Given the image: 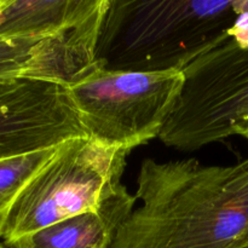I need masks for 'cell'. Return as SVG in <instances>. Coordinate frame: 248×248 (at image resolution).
I'll list each match as a JSON object with an SVG mask.
<instances>
[{
  "label": "cell",
  "instance_id": "6",
  "mask_svg": "<svg viewBox=\"0 0 248 248\" xmlns=\"http://www.w3.org/2000/svg\"><path fill=\"white\" fill-rule=\"evenodd\" d=\"M87 137L67 86L33 79L0 80V159Z\"/></svg>",
  "mask_w": 248,
  "mask_h": 248
},
{
  "label": "cell",
  "instance_id": "7",
  "mask_svg": "<svg viewBox=\"0 0 248 248\" xmlns=\"http://www.w3.org/2000/svg\"><path fill=\"white\" fill-rule=\"evenodd\" d=\"M124 188L99 208L55 223L10 245V248H110L121 223L136 207Z\"/></svg>",
  "mask_w": 248,
  "mask_h": 248
},
{
  "label": "cell",
  "instance_id": "4",
  "mask_svg": "<svg viewBox=\"0 0 248 248\" xmlns=\"http://www.w3.org/2000/svg\"><path fill=\"white\" fill-rule=\"evenodd\" d=\"M183 86V70L114 72L96 64L67 90L87 137L132 152L160 137Z\"/></svg>",
  "mask_w": 248,
  "mask_h": 248
},
{
  "label": "cell",
  "instance_id": "1",
  "mask_svg": "<svg viewBox=\"0 0 248 248\" xmlns=\"http://www.w3.org/2000/svg\"><path fill=\"white\" fill-rule=\"evenodd\" d=\"M135 196L110 248H248V159H145Z\"/></svg>",
  "mask_w": 248,
  "mask_h": 248
},
{
  "label": "cell",
  "instance_id": "3",
  "mask_svg": "<svg viewBox=\"0 0 248 248\" xmlns=\"http://www.w3.org/2000/svg\"><path fill=\"white\" fill-rule=\"evenodd\" d=\"M130 153L90 137L63 143L17 196L0 241L10 246L55 223L101 207L125 188L121 178Z\"/></svg>",
  "mask_w": 248,
  "mask_h": 248
},
{
  "label": "cell",
  "instance_id": "12",
  "mask_svg": "<svg viewBox=\"0 0 248 248\" xmlns=\"http://www.w3.org/2000/svg\"><path fill=\"white\" fill-rule=\"evenodd\" d=\"M237 136H241V137H244V138H246V140H248V126H246V127L244 128V130H241L239 132V135Z\"/></svg>",
  "mask_w": 248,
  "mask_h": 248
},
{
  "label": "cell",
  "instance_id": "2",
  "mask_svg": "<svg viewBox=\"0 0 248 248\" xmlns=\"http://www.w3.org/2000/svg\"><path fill=\"white\" fill-rule=\"evenodd\" d=\"M234 1L109 0L96 64L114 72L183 70L229 38Z\"/></svg>",
  "mask_w": 248,
  "mask_h": 248
},
{
  "label": "cell",
  "instance_id": "10",
  "mask_svg": "<svg viewBox=\"0 0 248 248\" xmlns=\"http://www.w3.org/2000/svg\"><path fill=\"white\" fill-rule=\"evenodd\" d=\"M43 39L0 35V80L23 78Z\"/></svg>",
  "mask_w": 248,
  "mask_h": 248
},
{
  "label": "cell",
  "instance_id": "5",
  "mask_svg": "<svg viewBox=\"0 0 248 248\" xmlns=\"http://www.w3.org/2000/svg\"><path fill=\"white\" fill-rule=\"evenodd\" d=\"M183 74L182 94L159 137L165 145L193 152L248 126V48L228 38Z\"/></svg>",
  "mask_w": 248,
  "mask_h": 248
},
{
  "label": "cell",
  "instance_id": "11",
  "mask_svg": "<svg viewBox=\"0 0 248 248\" xmlns=\"http://www.w3.org/2000/svg\"><path fill=\"white\" fill-rule=\"evenodd\" d=\"M234 6L237 17L229 31V38L240 47L248 48V0H236Z\"/></svg>",
  "mask_w": 248,
  "mask_h": 248
},
{
  "label": "cell",
  "instance_id": "13",
  "mask_svg": "<svg viewBox=\"0 0 248 248\" xmlns=\"http://www.w3.org/2000/svg\"><path fill=\"white\" fill-rule=\"evenodd\" d=\"M0 248H10V247H7L6 245L4 244V242H1V241H0Z\"/></svg>",
  "mask_w": 248,
  "mask_h": 248
},
{
  "label": "cell",
  "instance_id": "9",
  "mask_svg": "<svg viewBox=\"0 0 248 248\" xmlns=\"http://www.w3.org/2000/svg\"><path fill=\"white\" fill-rule=\"evenodd\" d=\"M58 148L60 145L19 156L0 159V232L17 196L55 156Z\"/></svg>",
  "mask_w": 248,
  "mask_h": 248
},
{
  "label": "cell",
  "instance_id": "14",
  "mask_svg": "<svg viewBox=\"0 0 248 248\" xmlns=\"http://www.w3.org/2000/svg\"><path fill=\"white\" fill-rule=\"evenodd\" d=\"M2 6H4V0H0V11H1Z\"/></svg>",
  "mask_w": 248,
  "mask_h": 248
},
{
  "label": "cell",
  "instance_id": "8",
  "mask_svg": "<svg viewBox=\"0 0 248 248\" xmlns=\"http://www.w3.org/2000/svg\"><path fill=\"white\" fill-rule=\"evenodd\" d=\"M109 0H4L0 35L48 38L79 27L103 11Z\"/></svg>",
  "mask_w": 248,
  "mask_h": 248
}]
</instances>
